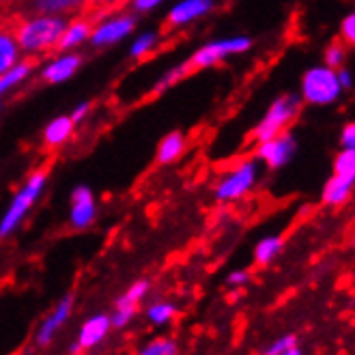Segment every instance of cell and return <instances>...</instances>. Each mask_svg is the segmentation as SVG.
<instances>
[{"label":"cell","instance_id":"cell-9","mask_svg":"<svg viewBox=\"0 0 355 355\" xmlns=\"http://www.w3.org/2000/svg\"><path fill=\"white\" fill-rule=\"evenodd\" d=\"M149 288H151V282L140 278L134 284H130V288L116 300L114 312L110 315V321H112L114 329H123V327H128L132 323V319L136 317V312H138V306H140V302L144 297H147Z\"/></svg>","mask_w":355,"mask_h":355},{"label":"cell","instance_id":"cell-22","mask_svg":"<svg viewBox=\"0 0 355 355\" xmlns=\"http://www.w3.org/2000/svg\"><path fill=\"white\" fill-rule=\"evenodd\" d=\"M282 245H284L282 237H265V239H261L257 243V248H254V261H257V265H261V267L269 265L271 261H274L280 254Z\"/></svg>","mask_w":355,"mask_h":355},{"label":"cell","instance_id":"cell-1","mask_svg":"<svg viewBox=\"0 0 355 355\" xmlns=\"http://www.w3.org/2000/svg\"><path fill=\"white\" fill-rule=\"evenodd\" d=\"M11 28L17 46L28 58H39L58 50L60 37L65 33L67 19L60 15H35V13H9Z\"/></svg>","mask_w":355,"mask_h":355},{"label":"cell","instance_id":"cell-24","mask_svg":"<svg viewBox=\"0 0 355 355\" xmlns=\"http://www.w3.org/2000/svg\"><path fill=\"white\" fill-rule=\"evenodd\" d=\"M177 312H179V308L173 302H155L147 310V319L151 325L159 327V325H166L168 321H173L177 317Z\"/></svg>","mask_w":355,"mask_h":355},{"label":"cell","instance_id":"cell-30","mask_svg":"<svg viewBox=\"0 0 355 355\" xmlns=\"http://www.w3.org/2000/svg\"><path fill=\"white\" fill-rule=\"evenodd\" d=\"M338 39L343 41L347 48H355V9L343 17Z\"/></svg>","mask_w":355,"mask_h":355},{"label":"cell","instance_id":"cell-26","mask_svg":"<svg viewBox=\"0 0 355 355\" xmlns=\"http://www.w3.org/2000/svg\"><path fill=\"white\" fill-rule=\"evenodd\" d=\"M138 355H179V345L173 338L159 336V338H153L144 345L138 351Z\"/></svg>","mask_w":355,"mask_h":355},{"label":"cell","instance_id":"cell-33","mask_svg":"<svg viewBox=\"0 0 355 355\" xmlns=\"http://www.w3.org/2000/svg\"><path fill=\"white\" fill-rule=\"evenodd\" d=\"M248 282H250V271H245V269L233 271V274H228V278H226L228 286H243Z\"/></svg>","mask_w":355,"mask_h":355},{"label":"cell","instance_id":"cell-28","mask_svg":"<svg viewBox=\"0 0 355 355\" xmlns=\"http://www.w3.org/2000/svg\"><path fill=\"white\" fill-rule=\"evenodd\" d=\"M192 71H190V65H187V60H183L181 65H177V67H173L171 71H166L159 80H157V85H155V89H153V93L157 95V93H162V91H166V89H171V87H175L177 82H181L185 76H190Z\"/></svg>","mask_w":355,"mask_h":355},{"label":"cell","instance_id":"cell-21","mask_svg":"<svg viewBox=\"0 0 355 355\" xmlns=\"http://www.w3.org/2000/svg\"><path fill=\"white\" fill-rule=\"evenodd\" d=\"M185 151V138L179 132H173L168 136H164V140L157 147V162L159 164H173L175 159H179Z\"/></svg>","mask_w":355,"mask_h":355},{"label":"cell","instance_id":"cell-29","mask_svg":"<svg viewBox=\"0 0 355 355\" xmlns=\"http://www.w3.org/2000/svg\"><path fill=\"white\" fill-rule=\"evenodd\" d=\"M334 175L355 179V149H340L334 157Z\"/></svg>","mask_w":355,"mask_h":355},{"label":"cell","instance_id":"cell-12","mask_svg":"<svg viewBox=\"0 0 355 355\" xmlns=\"http://www.w3.org/2000/svg\"><path fill=\"white\" fill-rule=\"evenodd\" d=\"M87 7V0H19L17 13H35V15H78Z\"/></svg>","mask_w":355,"mask_h":355},{"label":"cell","instance_id":"cell-11","mask_svg":"<svg viewBox=\"0 0 355 355\" xmlns=\"http://www.w3.org/2000/svg\"><path fill=\"white\" fill-rule=\"evenodd\" d=\"M71 310H73V295H65L50 310V315L39 323V327L35 331V345L37 347H48L56 338V334L60 331V327L69 321Z\"/></svg>","mask_w":355,"mask_h":355},{"label":"cell","instance_id":"cell-10","mask_svg":"<svg viewBox=\"0 0 355 355\" xmlns=\"http://www.w3.org/2000/svg\"><path fill=\"white\" fill-rule=\"evenodd\" d=\"M112 329V321H110V315H93L85 321V325L80 327L76 340L69 345V355H80L82 351H89L93 347H97L103 338L108 336Z\"/></svg>","mask_w":355,"mask_h":355},{"label":"cell","instance_id":"cell-35","mask_svg":"<svg viewBox=\"0 0 355 355\" xmlns=\"http://www.w3.org/2000/svg\"><path fill=\"white\" fill-rule=\"evenodd\" d=\"M336 76H338V82H340L343 91L353 89V73H351V69H347V65L340 67V69H336Z\"/></svg>","mask_w":355,"mask_h":355},{"label":"cell","instance_id":"cell-31","mask_svg":"<svg viewBox=\"0 0 355 355\" xmlns=\"http://www.w3.org/2000/svg\"><path fill=\"white\" fill-rule=\"evenodd\" d=\"M295 336H284V338H280V340H276L274 345H269L265 351H263V355H280V353H284L286 349H291V347H295Z\"/></svg>","mask_w":355,"mask_h":355},{"label":"cell","instance_id":"cell-20","mask_svg":"<svg viewBox=\"0 0 355 355\" xmlns=\"http://www.w3.org/2000/svg\"><path fill=\"white\" fill-rule=\"evenodd\" d=\"M73 128H76V123L71 121V116H67V114L65 116H56L44 130V144L50 149L60 147V144H65L71 138Z\"/></svg>","mask_w":355,"mask_h":355},{"label":"cell","instance_id":"cell-32","mask_svg":"<svg viewBox=\"0 0 355 355\" xmlns=\"http://www.w3.org/2000/svg\"><path fill=\"white\" fill-rule=\"evenodd\" d=\"M340 149H355V121L347 123L340 132Z\"/></svg>","mask_w":355,"mask_h":355},{"label":"cell","instance_id":"cell-6","mask_svg":"<svg viewBox=\"0 0 355 355\" xmlns=\"http://www.w3.org/2000/svg\"><path fill=\"white\" fill-rule=\"evenodd\" d=\"M257 159H243L235 168L228 171L216 185V200L218 202H233L245 196L257 183Z\"/></svg>","mask_w":355,"mask_h":355},{"label":"cell","instance_id":"cell-27","mask_svg":"<svg viewBox=\"0 0 355 355\" xmlns=\"http://www.w3.org/2000/svg\"><path fill=\"white\" fill-rule=\"evenodd\" d=\"M157 41H159V35H157V33H142V35L134 41V44H132L130 56L138 60V58H144V56L153 54L155 48H157Z\"/></svg>","mask_w":355,"mask_h":355},{"label":"cell","instance_id":"cell-14","mask_svg":"<svg viewBox=\"0 0 355 355\" xmlns=\"http://www.w3.org/2000/svg\"><path fill=\"white\" fill-rule=\"evenodd\" d=\"M95 216H97V207H95V198L91 190L87 185H78L71 194V211H69L71 226L82 231V228L93 224Z\"/></svg>","mask_w":355,"mask_h":355},{"label":"cell","instance_id":"cell-16","mask_svg":"<svg viewBox=\"0 0 355 355\" xmlns=\"http://www.w3.org/2000/svg\"><path fill=\"white\" fill-rule=\"evenodd\" d=\"M93 17H89L87 13H78L71 19H67L65 33L60 37V44L56 52H71L76 48H80L82 44H87L91 39V31H93Z\"/></svg>","mask_w":355,"mask_h":355},{"label":"cell","instance_id":"cell-34","mask_svg":"<svg viewBox=\"0 0 355 355\" xmlns=\"http://www.w3.org/2000/svg\"><path fill=\"white\" fill-rule=\"evenodd\" d=\"M164 0H132V7L138 11V13H147L155 7H159Z\"/></svg>","mask_w":355,"mask_h":355},{"label":"cell","instance_id":"cell-4","mask_svg":"<svg viewBox=\"0 0 355 355\" xmlns=\"http://www.w3.org/2000/svg\"><path fill=\"white\" fill-rule=\"evenodd\" d=\"M343 95V87L338 82L336 69H329L325 65L310 67L302 76V93L300 97L308 106H329Z\"/></svg>","mask_w":355,"mask_h":355},{"label":"cell","instance_id":"cell-23","mask_svg":"<svg viewBox=\"0 0 355 355\" xmlns=\"http://www.w3.org/2000/svg\"><path fill=\"white\" fill-rule=\"evenodd\" d=\"M347 52L349 48L343 44L340 39H334L325 46L323 50V65L329 67V69H340L347 65Z\"/></svg>","mask_w":355,"mask_h":355},{"label":"cell","instance_id":"cell-17","mask_svg":"<svg viewBox=\"0 0 355 355\" xmlns=\"http://www.w3.org/2000/svg\"><path fill=\"white\" fill-rule=\"evenodd\" d=\"M19 56H22V50H19L17 39L13 35L9 13L0 15V73L19 62Z\"/></svg>","mask_w":355,"mask_h":355},{"label":"cell","instance_id":"cell-19","mask_svg":"<svg viewBox=\"0 0 355 355\" xmlns=\"http://www.w3.org/2000/svg\"><path fill=\"white\" fill-rule=\"evenodd\" d=\"M35 67H37V62L33 58H24V60L15 62L11 69L0 73V97L11 93L13 89H17L19 85H22V82L33 73Z\"/></svg>","mask_w":355,"mask_h":355},{"label":"cell","instance_id":"cell-3","mask_svg":"<svg viewBox=\"0 0 355 355\" xmlns=\"http://www.w3.org/2000/svg\"><path fill=\"white\" fill-rule=\"evenodd\" d=\"M46 181H48L46 171H35L26 179V183L19 187L13 200L9 202V209L5 211L3 220H0V239H5L11 233H15V228L22 224V220L28 216V211L39 200L41 192H44V187H46Z\"/></svg>","mask_w":355,"mask_h":355},{"label":"cell","instance_id":"cell-36","mask_svg":"<svg viewBox=\"0 0 355 355\" xmlns=\"http://www.w3.org/2000/svg\"><path fill=\"white\" fill-rule=\"evenodd\" d=\"M89 110H91V103L85 101V103H80L78 108H73V112H71L69 116H71V121L78 125V123H82V121H85V119L89 116Z\"/></svg>","mask_w":355,"mask_h":355},{"label":"cell","instance_id":"cell-37","mask_svg":"<svg viewBox=\"0 0 355 355\" xmlns=\"http://www.w3.org/2000/svg\"><path fill=\"white\" fill-rule=\"evenodd\" d=\"M280 355H302V351H300L297 347H291V349H286V351L280 353Z\"/></svg>","mask_w":355,"mask_h":355},{"label":"cell","instance_id":"cell-7","mask_svg":"<svg viewBox=\"0 0 355 355\" xmlns=\"http://www.w3.org/2000/svg\"><path fill=\"white\" fill-rule=\"evenodd\" d=\"M136 28V17L125 11L108 13L106 19H97L91 31V44L95 48H108L114 46L125 37H130Z\"/></svg>","mask_w":355,"mask_h":355},{"label":"cell","instance_id":"cell-2","mask_svg":"<svg viewBox=\"0 0 355 355\" xmlns=\"http://www.w3.org/2000/svg\"><path fill=\"white\" fill-rule=\"evenodd\" d=\"M302 110H304V99L297 93H284V95L276 97L269 103L267 112L263 114L257 128L252 130V134H250V140L259 144V142L271 140V138L288 132L295 125V121L300 119Z\"/></svg>","mask_w":355,"mask_h":355},{"label":"cell","instance_id":"cell-15","mask_svg":"<svg viewBox=\"0 0 355 355\" xmlns=\"http://www.w3.org/2000/svg\"><path fill=\"white\" fill-rule=\"evenodd\" d=\"M80 65H82V56L80 54L62 52L60 56L46 62L44 69H41V80L48 82V85H60V82H65L71 76H76Z\"/></svg>","mask_w":355,"mask_h":355},{"label":"cell","instance_id":"cell-38","mask_svg":"<svg viewBox=\"0 0 355 355\" xmlns=\"http://www.w3.org/2000/svg\"><path fill=\"white\" fill-rule=\"evenodd\" d=\"M349 241H351V245L355 248V224H353V228H351V233H349Z\"/></svg>","mask_w":355,"mask_h":355},{"label":"cell","instance_id":"cell-18","mask_svg":"<svg viewBox=\"0 0 355 355\" xmlns=\"http://www.w3.org/2000/svg\"><path fill=\"white\" fill-rule=\"evenodd\" d=\"M353 190H355V179L340 177V175H331V177L325 181L321 200H323V205H327V207H340V205H345V202L351 198Z\"/></svg>","mask_w":355,"mask_h":355},{"label":"cell","instance_id":"cell-5","mask_svg":"<svg viewBox=\"0 0 355 355\" xmlns=\"http://www.w3.org/2000/svg\"><path fill=\"white\" fill-rule=\"evenodd\" d=\"M252 48V39L245 37V35H239V37H228V39H218V41H209L202 48H198L192 58L187 60V65H190V71H200V69H209L218 65V62L231 58V56H237V54H243Z\"/></svg>","mask_w":355,"mask_h":355},{"label":"cell","instance_id":"cell-8","mask_svg":"<svg viewBox=\"0 0 355 355\" xmlns=\"http://www.w3.org/2000/svg\"><path fill=\"white\" fill-rule=\"evenodd\" d=\"M295 153H297V138L288 130L271 140L259 142L254 149V159L263 162L269 171H278L293 162Z\"/></svg>","mask_w":355,"mask_h":355},{"label":"cell","instance_id":"cell-25","mask_svg":"<svg viewBox=\"0 0 355 355\" xmlns=\"http://www.w3.org/2000/svg\"><path fill=\"white\" fill-rule=\"evenodd\" d=\"M125 3H128V0H87V7L82 13H87L89 17H93V22H97L99 17H106L108 13L121 11Z\"/></svg>","mask_w":355,"mask_h":355},{"label":"cell","instance_id":"cell-13","mask_svg":"<svg viewBox=\"0 0 355 355\" xmlns=\"http://www.w3.org/2000/svg\"><path fill=\"white\" fill-rule=\"evenodd\" d=\"M216 7V0H181L179 5L171 9V13L166 15V31L183 28L187 24L196 22V19L205 17L207 13H211Z\"/></svg>","mask_w":355,"mask_h":355}]
</instances>
